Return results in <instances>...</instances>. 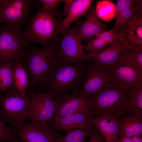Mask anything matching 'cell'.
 Instances as JSON below:
<instances>
[{"instance_id":"cb8c5ba5","label":"cell","mask_w":142,"mask_h":142,"mask_svg":"<svg viewBox=\"0 0 142 142\" xmlns=\"http://www.w3.org/2000/svg\"><path fill=\"white\" fill-rule=\"evenodd\" d=\"M15 65L12 62L0 64V91L1 93L5 92L13 84Z\"/></svg>"},{"instance_id":"d6986e66","label":"cell","mask_w":142,"mask_h":142,"mask_svg":"<svg viewBox=\"0 0 142 142\" xmlns=\"http://www.w3.org/2000/svg\"><path fill=\"white\" fill-rule=\"evenodd\" d=\"M124 38L113 28L100 33L83 45L84 50L89 54L100 52L104 49Z\"/></svg>"},{"instance_id":"3957f363","label":"cell","mask_w":142,"mask_h":142,"mask_svg":"<svg viewBox=\"0 0 142 142\" xmlns=\"http://www.w3.org/2000/svg\"><path fill=\"white\" fill-rule=\"evenodd\" d=\"M84 62L70 64L61 60L48 76L43 87L54 98L68 94L72 90H78L86 75Z\"/></svg>"},{"instance_id":"836d02e7","label":"cell","mask_w":142,"mask_h":142,"mask_svg":"<svg viewBox=\"0 0 142 142\" xmlns=\"http://www.w3.org/2000/svg\"><path fill=\"white\" fill-rule=\"evenodd\" d=\"M118 142H133L132 138L121 137L119 138Z\"/></svg>"},{"instance_id":"44dd1931","label":"cell","mask_w":142,"mask_h":142,"mask_svg":"<svg viewBox=\"0 0 142 142\" xmlns=\"http://www.w3.org/2000/svg\"><path fill=\"white\" fill-rule=\"evenodd\" d=\"M118 135L120 137H142V117L126 114L120 118Z\"/></svg>"},{"instance_id":"ac0fdd59","label":"cell","mask_w":142,"mask_h":142,"mask_svg":"<svg viewBox=\"0 0 142 142\" xmlns=\"http://www.w3.org/2000/svg\"><path fill=\"white\" fill-rule=\"evenodd\" d=\"M137 1H117L116 5V21L113 28L123 38L128 24L135 16L133 11V8Z\"/></svg>"},{"instance_id":"d6a6232c","label":"cell","mask_w":142,"mask_h":142,"mask_svg":"<svg viewBox=\"0 0 142 142\" xmlns=\"http://www.w3.org/2000/svg\"><path fill=\"white\" fill-rule=\"evenodd\" d=\"M74 0H63V2L65 3L63 12L65 16L67 15L70 10Z\"/></svg>"},{"instance_id":"1f68e13d","label":"cell","mask_w":142,"mask_h":142,"mask_svg":"<svg viewBox=\"0 0 142 142\" xmlns=\"http://www.w3.org/2000/svg\"><path fill=\"white\" fill-rule=\"evenodd\" d=\"M142 0H138L133 8V11L135 15H142Z\"/></svg>"},{"instance_id":"30bf717a","label":"cell","mask_w":142,"mask_h":142,"mask_svg":"<svg viewBox=\"0 0 142 142\" xmlns=\"http://www.w3.org/2000/svg\"><path fill=\"white\" fill-rule=\"evenodd\" d=\"M32 0H0V23L21 26L29 21Z\"/></svg>"},{"instance_id":"e575fe53","label":"cell","mask_w":142,"mask_h":142,"mask_svg":"<svg viewBox=\"0 0 142 142\" xmlns=\"http://www.w3.org/2000/svg\"><path fill=\"white\" fill-rule=\"evenodd\" d=\"M8 142H21L17 139L16 137L14 134L11 137L10 139L7 141Z\"/></svg>"},{"instance_id":"ba28073f","label":"cell","mask_w":142,"mask_h":142,"mask_svg":"<svg viewBox=\"0 0 142 142\" xmlns=\"http://www.w3.org/2000/svg\"><path fill=\"white\" fill-rule=\"evenodd\" d=\"M12 131L23 142H57L62 136L47 121H32Z\"/></svg>"},{"instance_id":"83f0119b","label":"cell","mask_w":142,"mask_h":142,"mask_svg":"<svg viewBox=\"0 0 142 142\" xmlns=\"http://www.w3.org/2000/svg\"><path fill=\"white\" fill-rule=\"evenodd\" d=\"M126 50L132 60L142 72V52L137 48L129 47Z\"/></svg>"},{"instance_id":"f546056e","label":"cell","mask_w":142,"mask_h":142,"mask_svg":"<svg viewBox=\"0 0 142 142\" xmlns=\"http://www.w3.org/2000/svg\"><path fill=\"white\" fill-rule=\"evenodd\" d=\"M13 134L11 128L0 120V142L8 141Z\"/></svg>"},{"instance_id":"52a82bcc","label":"cell","mask_w":142,"mask_h":142,"mask_svg":"<svg viewBox=\"0 0 142 142\" xmlns=\"http://www.w3.org/2000/svg\"><path fill=\"white\" fill-rule=\"evenodd\" d=\"M126 49L109 70L111 81L122 88H136L142 84V72L132 60Z\"/></svg>"},{"instance_id":"4316f807","label":"cell","mask_w":142,"mask_h":142,"mask_svg":"<svg viewBox=\"0 0 142 142\" xmlns=\"http://www.w3.org/2000/svg\"><path fill=\"white\" fill-rule=\"evenodd\" d=\"M89 129H79L67 132L66 135L62 136L57 142H84L89 136Z\"/></svg>"},{"instance_id":"603a6c76","label":"cell","mask_w":142,"mask_h":142,"mask_svg":"<svg viewBox=\"0 0 142 142\" xmlns=\"http://www.w3.org/2000/svg\"><path fill=\"white\" fill-rule=\"evenodd\" d=\"M27 73L22 64H16L13 76V85L23 96H25L29 86Z\"/></svg>"},{"instance_id":"8fae6325","label":"cell","mask_w":142,"mask_h":142,"mask_svg":"<svg viewBox=\"0 0 142 142\" xmlns=\"http://www.w3.org/2000/svg\"><path fill=\"white\" fill-rule=\"evenodd\" d=\"M53 101L54 111L52 119L90 110L91 109L90 97H82L78 90H74L70 94L54 98Z\"/></svg>"},{"instance_id":"7402d4cb","label":"cell","mask_w":142,"mask_h":142,"mask_svg":"<svg viewBox=\"0 0 142 142\" xmlns=\"http://www.w3.org/2000/svg\"><path fill=\"white\" fill-rule=\"evenodd\" d=\"M92 0H74L65 19L63 20L61 34L69 28L71 24L80 17L87 14Z\"/></svg>"},{"instance_id":"9c48e42d","label":"cell","mask_w":142,"mask_h":142,"mask_svg":"<svg viewBox=\"0 0 142 142\" xmlns=\"http://www.w3.org/2000/svg\"><path fill=\"white\" fill-rule=\"evenodd\" d=\"M56 47L61 60L70 64L89 61L84 52L82 41L79 38L74 26L65 30Z\"/></svg>"},{"instance_id":"f1b7e54d","label":"cell","mask_w":142,"mask_h":142,"mask_svg":"<svg viewBox=\"0 0 142 142\" xmlns=\"http://www.w3.org/2000/svg\"><path fill=\"white\" fill-rule=\"evenodd\" d=\"M40 3H41L43 8L45 10L57 15L60 14L57 8L58 4L63 0H39Z\"/></svg>"},{"instance_id":"5b68a950","label":"cell","mask_w":142,"mask_h":142,"mask_svg":"<svg viewBox=\"0 0 142 142\" xmlns=\"http://www.w3.org/2000/svg\"><path fill=\"white\" fill-rule=\"evenodd\" d=\"M5 93L0 94V120L19 127L29 119L31 98L22 95L13 84Z\"/></svg>"},{"instance_id":"2e32d148","label":"cell","mask_w":142,"mask_h":142,"mask_svg":"<svg viewBox=\"0 0 142 142\" xmlns=\"http://www.w3.org/2000/svg\"><path fill=\"white\" fill-rule=\"evenodd\" d=\"M85 21L75 25L78 37L82 41L87 42L105 31L107 25L103 23L97 15L95 7L91 5Z\"/></svg>"},{"instance_id":"4fadbf2b","label":"cell","mask_w":142,"mask_h":142,"mask_svg":"<svg viewBox=\"0 0 142 142\" xmlns=\"http://www.w3.org/2000/svg\"><path fill=\"white\" fill-rule=\"evenodd\" d=\"M111 81L109 70L93 63L86 68L85 77L79 94L83 97L90 96L104 88Z\"/></svg>"},{"instance_id":"6da1fadb","label":"cell","mask_w":142,"mask_h":142,"mask_svg":"<svg viewBox=\"0 0 142 142\" xmlns=\"http://www.w3.org/2000/svg\"><path fill=\"white\" fill-rule=\"evenodd\" d=\"M26 51L22 64L29 76V90L34 91L36 85L43 87L48 76L61 59L53 43L41 48L34 46Z\"/></svg>"},{"instance_id":"7a4b0ae2","label":"cell","mask_w":142,"mask_h":142,"mask_svg":"<svg viewBox=\"0 0 142 142\" xmlns=\"http://www.w3.org/2000/svg\"><path fill=\"white\" fill-rule=\"evenodd\" d=\"M38 0L34 6L37 12L29 19L27 27L23 32L27 42L39 44L42 47L49 45L58 39L61 34L63 20L57 15L44 9Z\"/></svg>"},{"instance_id":"ffe728a7","label":"cell","mask_w":142,"mask_h":142,"mask_svg":"<svg viewBox=\"0 0 142 142\" xmlns=\"http://www.w3.org/2000/svg\"><path fill=\"white\" fill-rule=\"evenodd\" d=\"M129 47L142 52V15H135L129 23L123 36Z\"/></svg>"},{"instance_id":"8992f818","label":"cell","mask_w":142,"mask_h":142,"mask_svg":"<svg viewBox=\"0 0 142 142\" xmlns=\"http://www.w3.org/2000/svg\"><path fill=\"white\" fill-rule=\"evenodd\" d=\"M21 30V26L14 24H5L0 29V64L22 63L28 43Z\"/></svg>"},{"instance_id":"7c38bea8","label":"cell","mask_w":142,"mask_h":142,"mask_svg":"<svg viewBox=\"0 0 142 142\" xmlns=\"http://www.w3.org/2000/svg\"><path fill=\"white\" fill-rule=\"evenodd\" d=\"M26 94L31 98L28 120L47 121L52 119L54 111V97L50 93L37 94L27 89Z\"/></svg>"},{"instance_id":"e0dca14e","label":"cell","mask_w":142,"mask_h":142,"mask_svg":"<svg viewBox=\"0 0 142 142\" xmlns=\"http://www.w3.org/2000/svg\"><path fill=\"white\" fill-rule=\"evenodd\" d=\"M120 118L110 116H93L92 123L100 132L106 142H118Z\"/></svg>"},{"instance_id":"5bb4252c","label":"cell","mask_w":142,"mask_h":142,"mask_svg":"<svg viewBox=\"0 0 142 142\" xmlns=\"http://www.w3.org/2000/svg\"><path fill=\"white\" fill-rule=\"evenodd\" d=\"M129 45L123 38L120 39L100 52L87 54L90 60L99 67L111 69Z\"/></svg>"},{"instance_id":"277c9868","label":"cell","mask_w":142,"mask_h":142,"mask_svg":"<svg viewBox=\"0 0 142 142\" xmlns=\"http://www.w3.org/2000/svg\"><path fill=\"white\" fill-rule=\"evenodd\" d=\"M133 89L123 88L111 81L104 88L90 97V111L95 116H125Z\"/></svg>"},{"instance_id":"9a60e30c","label":"cell","mask_w":142,"mask_h":142,"mask_svg":"<svg viewBox=\"0 0 142 142\" xmlns=\"http://www.w3.org/2000/svg\"><path fill=\"white\" fill-rule=\"evenodd\" d=\"M94 116L90 110L79 112L63 117L53 118L50 120L53 129L63 130L67 132L74 130H89L92 126Z\"/></svg>"},{"instance_id":"484cf974","label":"cell","mask_w":142,"mask_h":142,"mask_svg":"<svg viewBox=\"0 0 142 142\" xmlns=\"http://www.w3.org/2000/svg\"><path fill=\"white\" fill-rule=\"evenodd\" d=\"M95 11L99 19L109 22L115 17L116 6L109 1H100L97 3Z\"/></svg>"},{"instance_id":"d4e9b609","label":"cell","mask_w":142,"mask_h":142,"mask_svg":"<svg viewBox=\"0 0 142 142\" xmlns=\"http://www.w3.org/2000/svg\"><path fill=\"white\" fill-rule=\"evenodd\" d=\"M126 114L142 117V84L132 89L129 98Z\"/></svg>"},{"instance_id":"d590c367","label":"cell","mask_w":142,"mask_h":142,"mask_svg":"<svg viewBox=\"0 0 142 142\" xmlns=\"http://www.w3.org/2000/svg\"><path fill=\"white\" fill-rule=\"evenodd\" d=\"M132 138L133 142H142V137L135 136Z\"/></svg>"},{"instance_id":"4dcf8cb0","label":"cell","mask_w":142,"mask_h":142,"mask_svg":"<svg viewBox=\"0 0 142 142\" xmlns=\"http://www.w3.org/2000/svg\"><path fill=\"white\" fill-rule=\"evenodd\" d=\"M90 133L88 142H106L100 132L95 126L92 125L90 129Z\"/></svg>"}]
</instances>
